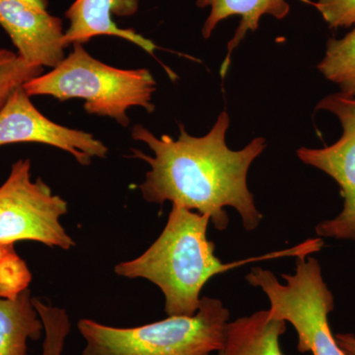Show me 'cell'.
I'll return each instance as SVG.
<instances>
[{
	"mask_svg": "<svg viewBox=\"0 0 355 355\" xmlns=\"http://www.w3.org/2000/svg\"><path fill=\"white\" fill-rule=\"evenodd\" d=\"M0 27L28 64L53 69L65 58L62 21L48 10L19 0H0Z\"/></svg>",
	"mask_w": 355,
	"mask_h": 355,
	"instance_id": "cell-9",
	"label": "cell"
},
{
	"mask_svg": "<svg viewBox=\"0 0 355 355\" xmlns=\"http://www.w3.org/2000/svg\"><path fill=\"white\" fill-rule=\"evenodd\" d=\"M32 301L44 324V340L42 355H62L65 340L71 328L67 311L46 304L39 298L33 297Z\"/></svg>",
	"mask_w": 355,
	"mask_h": 355,
	"instance_id": "cell-16",
	"label": "cell"
},
{
	"mask_svg": "<svg viewBox=\"0 0 355 355\" xmlns=\"http://www.w3.org/2000/svg\"><path fill=\"white\" fill-rule=\"evenodd\" d=\"M25 289L14 298L0 296V355H27V343L41 338L44 324Z\"/></svg>",
	"mask_w": 355,
	"mask_h": 355,
	"instance_id": "cell-13",
	"label": "cell"
},
{
	"mask_svg": "<svg viewBox=\"0 0 355 355\" xmlns=\"http://www.w3.org/2000/svg\"><path fill=\"white\" fill-rule=\"evenodd\" d=\"M31 168L30 159H19L0 186V246L35 241L69 250L76 242L60 223L67 202L43 180L33 181Z\"/></svg>",
	"mask_w": 355,
	"mask_h": 355,
	"instance_id": "cell-6",
	"label": "cell"
},
{
	"mask_svg": "<svg viewBox=\"0 0 355 355\" xmlns=\"http://www.w3.org/2000/svg\"><path fill=\"white\" fill-rule=\"evenodd\" d=\"M217 355H224V354L222 352H217Z\"/></svg>",
	"mask_w": 355,
	"mask_h": 355,
	"instance_id": "cell-21",
	"label": "cell"
},
{
	"mask_svg": "<svg viewBox=\"0 0 355 355\" xmlns=\"http://www.w3.org/2000/svg\"><path fill=\"white\" fill-rule=\"evenodd\" d=\"M32 275L13 245L0 246V296L14 298L28 288Z\"/></svg>",
	"mask_w": 355,
	"mask_h": 355,
	"instance_id": "cell-17",
	"label": "cell"
},
{
	"mask_svg": "<svg viewBox=\"0 0 355 355\" xmlns=\"http://www.w3.org/2000/svg\"><path fill=\"white\" fill-rule=\"evenodd\" d=\"M29 96H51L60 101L83 99L86 113L113 119L128 128V109L141 107L153 113L156 81L146 69H121L96 60L83 44L51 71L23 86Z\"/></svg>",
	"mask_w": 355,
	"mask_h": 355,
	"instance_id": "cell-3",
	"label": "cell"
},
{
	"mask_svg": "<svg viewBox=\"0 0 355 355\" xmlns=\"http://www.w3.org/2000/svg\"><path fill=\"white\" fill-rule=\"evenodd\" d=\"M12 144H42L69 153L79 164L106 158L109 148L91 133L53 123L31 101L23 86L18 87L0 110V146Z\"/></svg>",
	"mask_w": 355,
	"mask_h": 355,
	"instance_id": "cell-8",
	"label": "cell"
},
{
	"mask_svg": "<svg viewBox=\"0 0 355 355\" xmlns=\"http://www.w3.org/2000/svg\"><path fill=\"white\" fill-rule=\"evenodd\" d=\"M316 7L331 28L355 24V0H318Z\"/></svg>",
	"mask_w": 355,
	"mask_h": 355,
	"instance_id": "cell-18",
	"label": "cell"
},
{
	"mask_svg": "<svg viewBox=\"0 0 355 355\" xmlns=\"http://www.w3.org/2000/svg\"><path fill=\"white\" fill-rule=\"evenodd\" d=\"M210 218L179 205H172L162 233L151 246L133 260L114 266L116 275L144 279L160 288L165 313L170 316H193L200 308V292L211 277L254 261L316 253L313 239L284 251L235 263H223L216 256V245L207 238Z\"/></svg>",
	"mask_w": 355,
	"mask_h": 355,
	"instance_id": "cell-2",
	"label": "cell"
},
{
	"mask_svg": "<svg viewBox=\"0 0 355 355\" xmlns=\"http://www.w3.org/2000/svg\"><path fill=\"white\" fill-rule=\"evenodd\" d=\"M200 8L209 7V17L202 27V36L209 39L216 26L231 16H240L241 21L234 37L228 43V53L222 64L220 74L225 76L230 64L232 51L239 46L249 31L254 32L263 15H272L277 19H284L288 15L291 6L286 0H198Z\"/></svg>",
	"mask_w": 355,
	"mask_h": 355,
	"instance_id": "cell-11",
	"label": "cell"
},
{
	"mask_svg": "<svg viewBox=\"0 0 355 355\" xmlns=\"http://www.w3.org/2000/svg\"><path fill=\"white\" fill-rule=\"evenodd\" d=\"M116 0H76L65 12L69 26L65 30L64 44H85L98 36H114L137 44L154 55L157 46L135 30L123 29L112 19Z\"/></svg>",
	"mask_w": 355,
	"mask_h": 355,
	"instance_id": "cell-10",
	"label": "cell"
},
{
	"mask_svg": "<svg viewBox=\"0 0 355 355\" xmlns=\"http://www.w3.org/2000/svg\"><path fill=\"white\" fill-rule=\"evenodd\" d=\"M286 324L270 317L268 310L229 322L221 352L224 355H284L279 340L286 333Z\"/></svg>",
	"mask_w": 355,
	"mask_h": 355,
	"instance_id": "cell-12",
	"label": "cell"
},
{
	"mask_svg": "<svg viewBox=\"0 0 355 355\" xmlns=\"http://www.w3.org/2000/svg\"><path fill=\"white\" fill-rule=\"evenodd\" d=\"M229 125L230 119L224 111L205 137H191L180 125L176 140L167 135L158 139L144 125H133L132 139L153 153L150 156L132 149V157L150 166L139 186L142 198L157 205L171 202L207 216L218 231L228 227L224 209L231 207L241 216L245 230L257 229L263 216L248 188L247 176L250 166L266 148V140L257 137L241 150H232L225 141Z\"/></svg>",
	"mask_w": 355,
	"mask_h": 355,
	"instance_id": "cell-1",
	"label": "cell"
},
{
	"mask_svg": "<svg viewBox=\"0 0 355 355\" xmlns=\"http://www.w3.org/2000/svg\"><path fill=\"white\" fill-rule=\"evenodd\" d=\"M229 317L221 300L202 297L193 316H170L135 328L81 319V355H212L223 349Z\"/></svg>",
	"mask_w": 355,
	"mask_h": 355,
	"instance_id": "cell-4",
	"label": "cell"
},
{
	"mask_svg": "<svg viewBox=\"0 0 355 355\" xmlns=\"http://www.w3.org/2000/svg\"><path fill=\"white\" fill-rule=\"evenodd\" d=\"M43 73V67L28 64L17 53L0 48V110L16 89Z\"/></svg>",
	"mask_w": 355,
	"mask_h": 355,
	"instance_id": "cell-15",
	"label": "cell"
},
{
	"mask_svg": "<svg viewBox=\"0 0 355 355\" xmlns=\"http://www.w3.org/2000/svg\"><path fill=\"white\" fill-rule=\"evenodd\" d=\"M318 69L340 86L343 94L355 97V28L342 39H331Z\"/></svg>",
	"mask_w": 355,
	"mask_h": 355,
	"instance_id": "cell-14",
	"label": "cell"
},
{
	"mask_svg": "<svg viewBox=\"0 0 355 355\" xmlns=\"http://www.w3.org/2000/svg\"><path fill=\"white\" fill-rule=\"evenodd\" d=\"M294 275H284L280 284L272 272L253 268L246 280L260 287L270 300V317L284 320L295 329L297 349L313 355H345L336 343L329 324L335 308L333 293L322 277L319 261L308 256L296 258Z\"/></svg>",
	"mask_w": 355,
	"mask_h": 355,
	"instance_id": "cell-5",
	"label": "cell"
},
{
	"mask_svg": "<svg viewBox=\"0 0 355 355\" xmlns=\"http://www.w3.org/2000/svg\"><path fill=\"white\" fill-rule=\"evenodd\" d=\"M336 343L345 355H355V336L352 334H336Z\"/></svg>",
	"mask_w": 355,
	"mask_h": 355,
	"instance_id": "cell-19",
	"label": "cell"
},
{
	"mask_svg": "<svg viewBox=\"0 0 355 355\" xmlns=\"http://www.w3.org/2000/svg\"><path fill=\"white\" fill-rule=\"evenodd\" d=\"M318 110L331 112L343 127L340 139L324 148L301 147L297 155L305 164L313 166L333 178L340 188L343 209L331 220L316 226L319 237L355 241V97L338 93L324 98Z\"/></svg>",
	"mask_w": 355,
	"mask_h": 355,
	"instance_id": "cell-7",
	"label": "cell"
},
{
	"mask_svg": "<svg viewBox=\"0 0 355 355\" xmlns=\"http://www.w3.org/2000/svg\"><path fill=\"white\" fill-rule=\"evenodd\" d=\"M19 1H22L24 2V3L29 4V6L36 7V8L43 9V10H46V9H48V0H19Z\"/></svg>",
	"mask_w": 355,
	"mask_h": 355,
	"instance_id": "cell-20",
	"label": "cell"
}]
</instances>
